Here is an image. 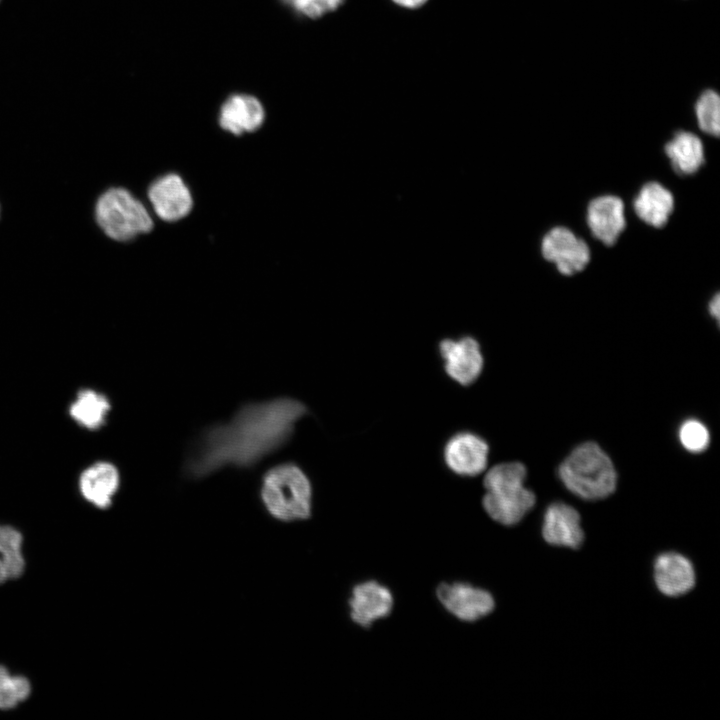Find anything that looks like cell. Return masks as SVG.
<instances>
[{
    "label": "cell",
    "mask_w": 720,
    "mask_h": 720,
    "mask_svg": "<svg viewBox=\"0 0 720 720\" xmlns=\"http://www.w3.org/2000/svg\"><path fill=\"white\" fill-rule=\"evenodd\" d=\"M306 413L302 402L288 397L246 404L201 434L185 472L201 478L226 466L251 467L282 447Z\"/></svg>",
    "instance_id": "6da1fadb"
},
{
    "label": "cell",
    "mask_w": 720,
    "mask_h": 720,
    "mask_svg": "<svg viewBox=\"0 0 720 720\" xmlns=\"http://www.w3.org/2000/svg\"><path fill=\"white\" fill-rule=\"evenodd\" d=\"M526 477L527 469L520 462L500 463L486 472L482 505L492 520L513 526L534 507L536 496L524 485Z\"/></svg>",
    "instance_id": "7a4b0ae2"
},
{
    "label": "cell",
    "mask_w": 720,
    "mask_h": 720,
    "mask_svg": "<svg viewBox=\"0 0 720 720\" xmlns=\"http://www.w3.org/2000/svg\"><path fill=\"white\" fill-rule=\"evenodd\" d=\"M558 474L567 490L587 501L607 498L617 485L611 458L591 441L575 447L560 464Z\"/></svg>",
    "instance_id": "3957f363"
},
{
    "label": "cell",
    "mask_w": 720,
    "mask_h": 720,
    "mask_svg": "<svg viewBox=\"0 0 720 720\" xmlns=\"http://www.w3.org/2000/svg\"><path fill=\"white\" fill-rule=\"evenodd\" d=\"M261 500L276 520H306L312 512V486L296 464L283 463L269 469L262 479Z\"/></svg>",
    "instance_id": "277c9868"
},
{
    "label": "cell",
    "mask_w": 720,
    "mask_h": 720,
    "mask_svg": "<svg viewBox=\"0 0 720 720\" xmlns=\"http://www.w3.org/2000/svg\"><path fill=\"white\" fill-rule=\"evenodd\" d=\"M95 219L110 239L118 242L134 240L149 233L154 226L144 204L122 187L103 192L95 205Z\"/></svg>",
    "instance_id": "5b68a950"
},
{
    "label": "cell",
    "mask_w": 720,
    "mask_h": 720,
    "mask_svg": "<svg viewBox=\"0 0 720 720\" xmlns=\"http://www.w3.org/2000/svg\"><path fill=\"white\" fill-rule=\"evenodd\" d=\"M436 596L451 615L464 622L478 621L495 608V599L488 590L466 582L441 583Z\"/></svg>",
    "instance_id": "8992f818"
},
{
    "label": "cell",
    "mask_w": 720,
    "mask_h": 720,
    "mask_svg": "<svg viewBox=\"0 0 720 720\" xmlns=\"http://www.w3.org/2000/svg\"><path fill=\"white\" fill-rule=\"evenodd\" d=\"M541 252L566 276L582 271L590 261L587 243L563 226L554 227L546 233L541 242Z\"/></svg>",
    "instance_id": "52a82bcc"
},
{
    "label": "cell",
    "mask_w": 720,
    "mask_h": 720,
    "mask_svg": "<svg viewBox=\"0 0 720 720\" xmlns=\"http://www.w3.org/2000/svg\"><path fill=\"white\" fill-rule=\"evenodd\" d=\"M147 197L155 214L165 222L183 219L193 207L190 189L176 173L155 179L148 187Z\"/></svg>",
    "instance_id": "ba28073f"
},
{
    "label": "cell",
    "mask_w": 720,
    "mask_h": 720,
    "mask_svg": "<svg viewBox=\"0 0 720 720\" xmlns=\"http://www.w3.org/2000/svg\"><path fill=\"white\" fill-rule=\"evenodd\" d=\"M440 356L448 376L461 385H470L480 376L483 355L480 345L471 336L444 339L439 343Z\"/></svg>",
    "instance_id": "9c48e42d"
},
{
    "label": "cell",
    "mask_w": 720,
    "mask_h": 720,
    "mask_svg": "<svg viewBox=\"0 0 720 720\" xmlns=\"http://www.w3.org/2000/svg\"><path fill=\"white\" fill-rule=\"evenodd\" d=\"M489 446L479 435L460 432L445 444L444 460L447 467L460 476L472 477L482 473L488 463Z\"/></svg>",
    "instance_id": "30bf717a"
},
{
    "label": "cell",
    "mask_w": 720,
    "mask_h": 720,
    "mask_svg": "<svg viewBox=\"0 0 720 720\" xmlns=\"http://www.w3.org/2000/svg\"><path fill=\"white\" fill-rule=\"evenodd\" d=\"M653 579L658 591L667 597H680L696 584V571L691 560L680 552L666 551L653 562Z\"/></svg>",
    "instance_id": "8fae6325"
},
{
    "label": "cell",
    "mask_w": 720,
    "mask_h": 720,
    "mask_svg": "<svg viewBox=\"0 0 720 720\" xmlns=\"http://www.w3.org/2000/svg\"><path fill=\"white\" fill-rule=\"evenodd\" d=\"M545 542L552 546L577 549L584 541L579 512L565 502H553L545 510L541 526Z\"/></svg>",
    "instance_id": "7c38bea8"
},
{
    "label": "cell",
    "mask_w": 720,
    "mask_h": 720,
    "mask_svg": "<svg viewBox=\"0 0 720 720\" xmlns=\"http://www.w3.org/2000/svg\"><path fill=\"white\" fill-rule=\"evenodd\" d=\"M348 604L352 621L368 628L391 613L394 599L385 585L367 580L353 587Z\"/></svg>",
    "instance_id": "4fadbf2b"
},
{
    "label": "cell",
    "mask_w": 720,
    "mask_h": 720,
    "mask_svg": "<svg viewBox=\"0 0 720 720\" xmlns=\"http://www.w3.org/2000/svg\"><path fill=\"white\" fill-rule=\"evenodd\" d=\"M120 472L115 464L105 460L95 461L86 466L78 478V489L82 498L94 507L105 510L112 503L119 490Z\"/></svg>",
    "instance_id": "5bb4252c"
},
{
    "label": "cell",
    "mask_w": 720,
    "mask_h": 720,
    "mask_svg": "<svg viewBox=\"0 0 720 720\" xmlns=\"http://www.w3.org/2000/svg\"><path fill=\"white\" fill-rule=\"evenodd\" d=\"M624 210L623 201L615 195L592 199L586 213L592 235L606 246L614 245L626 226Z\"/></svg>",
    "instance_id": "9a60e30c"
},
{
    "label": "cell",
    "mask_w": 720,
    "mask_h": 720,
    "mask_svg": "<svg viewBox=\"0 0 720 720\" xmlns=\"http://www.w3.org/2000/svg\"><path fill=\"white\" fill-rule=\"evenodd\" d=\"M264 119V107L256 97L248 94H233L222 104L218 122L223 130L240 136L259 129Z\"/></svg>",
    "instance_id": "2e32d148"
},
{
    "label": "cell",
    "mask_w": 720,
    "mask_h": 720,
    "mask_svg": "<svg viewBox=\"0 0 720 720\" xmlns=\"http://www.w3.org/2000/svg\"><path fill=\"white\" fill-rule=\"evenodd\" d=\"M111 402L102 392L93 388H81L68 407L72 421L88 431H96L106 424Z\"/></svg>",
    "instance_id": "e0dca14e"
},
{
    "label": "cell",
    "mask_w": 720,
    "mask_h": 720,
    "mask_svg": "<svg viewBox=\"0 0 720 720\" xmlns=\"http://www.w3.org/2000/svg\"><path fill=\"white\" fill-rule=\"evenodd\" d=\"M636 215L646 224L661 228L668 222L674 209L672 193L658 182H648L635 197Z\"/></svg>",
    "instance_id": "ac0fdd59"
},
{
    "label": "cell",
    "mask_w": 720,
    "mask_h": 720,
    "mask_svg": "<svg viewBox=\"0 0 720 720\" xmlns=\"http://www.w3.org/2000/svg\"><path fill=\"white\" fill-rule=\"evenodd\" d=\"M664 149L673 169L679 175H692L704 164L702 141L692 132L678 131Z\"/></svg>",
    "instance_id": "d6986e66"
},
{
    "label": "cell",
    "mask_w": 720,
    "mask_h": 720,
    "mask_svg": "<svg viewBox=\"0 0 720 720\" xmlns=\"http://www.w3.org/2000/svg\"><path fill=\"white\" fill-rule=\"evenodd\" d=\"M24 570L23 535L13 526L0 524V585L19 578Z\"/></svg>",
    "instance_id": "ffe728a7"
},
{
    "label": "cell",
    "mask_w": 720,
    "mask_h": 720,
    "mask_svg": "<svg viewBox=\"0 0 720 720\" xmlns=\"http://www.w3.org/2000/svg\"><path fill=\"white\" fill-rule=\"evenodd\" d=\"M695 116L699 129L718 137L720 133V97L714 89H705L696 100Z\"/></svg>",
    "instance_id": "44dd1931"
},
{
    "label": "cell",
    "mask_w": 720,
    "mask_h": 720,
    "mask_svg": "<svg viewBox=\"0 0 720 720\" xmlns=\"http://www.w3.org/2000/svg\"><path fill=\"white\" fill-rule=\"evenodd\" d=\"M31 683L22 675H13L0 665V710H11L31 694Z\"/></svg>",
    "instance_id": "7402d4cb"
},
{
    "label": "cell",
    "mask_w": 720,
    "mask_h": 720,
    "mask_svg": "<svg viewBox=\"0 0 720 720\" xmlns=\"http://www.w3.org/2000/svg\"><path fill=\"white\" fill-rule=\"evenodd\" d=\"M681 445L691 453L703 452L710 443L707 427L697 419L684 421L678 431Z\"/></svg>",
    "instance_id": "603a6c76"
},
{
    "label": "cell",
    "mask_w": 720,
    "mask_h": 720,
    "mask_svg": "<svg viewBox=\"0 0 720 720\" xmlns=\"http://www.w3.org/2000/svg\"><path fill=\"white\" fill-rule=\"evenodd\" d=\"M302 16L319 18L339 8L345 0H281Z\"/></svg>",
    "instance_id": "cb8c5ba5"
},
{
    "label": "cell",
    "mask_w": 720,
    "mask_h": 720,
    "mask_svg": "<svg viewBox=\"0 0 720 720\" xmlns=\"http://www.w3.org/2000/svg\"><path fill=\"white\" fill-rule=\"evenodd\" d=\"M719 294L716 293L714 297L710 300L708 304V311L712 317L715 318L717 322H719V315H720V299Z\"/></svg>",
    "instance_id": "d4e9b609"
},
{
    "label": "cell",
    "mask_w": 720,
    "mask_h": 720,
    "mask_svg": "<svg viewBox=\"0 0 720 720\" xmlns=\"http://www.w3.org/2000/svg\"><path fill=\"white\" fill-rule=\"evenodd\" d=\"M394 3H396L399 6H402L404 8H418L424 5L427 0H392Z\"/></svg>",
    "instance_id": "484cf974"
}]
</instances>
